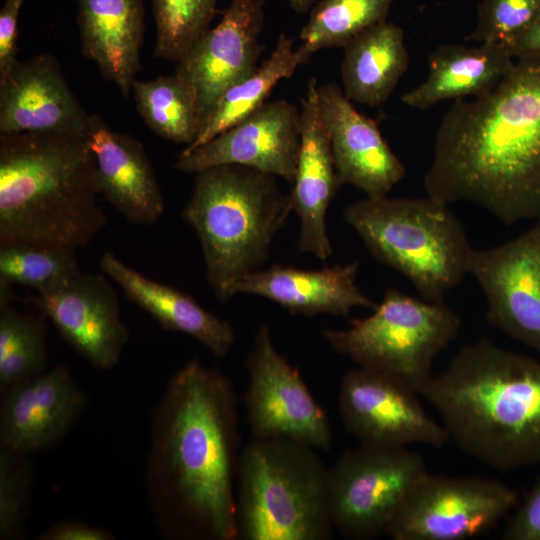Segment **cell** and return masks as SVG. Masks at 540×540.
Listing matches in <instances>:
<instances>
[{
    "label": "cell",
    "mask_w": 540,
    "mask_h": 540,
    "mask_svg": "<svg viewBox=\"0 0 540 540\" xmlns=\"http://www.w3.org/2000/svg\"><path fill=\"white\" fill-rule=\"evenodd\" d=\"M238 412L229 378L188 361L170 379L152 421L147 490L162 535L237 539Z\"/></svg>",
    "instance_id": "1"
},
{
    "label": "cell",
    "mask_w": 540,
    "mask_h": 540,
    "mask_svg": "<svg viewBox=\"0 0 540 540\" xmlns=\"http://www.w3.org/2000/svg\"><path fill=\"white\" fill-rule=\"evenodd\" d=\"M423 184L429 197L475 204L506 225L540 219V56L515 59L493 89L453 102Z\"/></svg>",
    "instance_id": "2"
},
{
    "label": "cell",
    "mask_w": 540,
    "mask_h": 540,
    "mask_svg": "<svg viewBox=\"0 0 540 540\" xmlns=\"http://www.w3.org/2000/svg\"><path fill=\"white\" fill-rule=\"evenodd\" d=\"M450 440L488 467L540 465V361L483 338L420 390Z\"/></svg>",
    "instance_id": "3"
},
{
    "label": "cell",
    "mask_w": 540,
    "mask_h": 540,
    "mask_svg": "<svg viewBox=\"0 0 540 540\" xmlns=\"http://www.w3.org/2000/svg\"><path fill=\"white\" fill-rule=\"evenodd\" d=\"M99 194L86 138L0 133V246L76 252L107 223Z\"/></svg>",
    "instance_id": "4"
},
{
    "label": "cell",
    "mask_w": 540,
    "mask_h": 540,
    "mask_svg": "<svg viewBox=\"0 0 540 540\" xmlns=\"http://www.w3.org/2000/svg\"><path fill=\"white\" fill-rule=\"evenodd\" d=\"M292 211L275 176L236 164L195 173L183 216L196 231L207 280L219 300L242 276L259 270Z\"/></svg>",
    "instance_id": "5"
},
{
    "label": "cell",
    "mask_w": 540,
    "mask_h": 540,
    "mask_svg": "<svg viewBox=\"0 0 540 540\" xmlns=\"http://www.w3.org/2000/svg\"><path fill=\"white\" fill-rule=\"evenodd\" d=\"M314 449L286 438H254L246 445L237 463V538L332 536L328 469Z\"/></svg>",
    "instance_id": "6"
},
{
    "label": "cell",
    "mask_w": 540,
    "mask_h": 540,
    "mask_svg": "<svg viewBox=\"0 0 540 540\" xmlns=\"http://www.w3.org/2000/svg\"><path fill=\"white\" fill-rule=\"evenodd\" d=\"M346 222L380 263L404 275L431 302L468 274L473 247L448 204L432 197H367L344 210Z\"/></svg>",
    "instance_id": "7"
},
{
    "label": "cell",
    "mask_w": 540,
    "mask_h": 540,
    "mask_svg": "<svg viewBox=\"0 0 540 540\" xmlns=\"http://www.w3.org/2000/svg\"><path fill=\"white\" fill-rule=\"evenodd\" d=\"M461 320L441 302L388 289L372 314L346 329H324L323 337L359 367L392 376L418 394L433 376L436 356L459 334Z\"/></svg>",
    "instance_id": "8"
},
{
    "label": "cell",
    "mask_w": 540,
    "mask_h": 540,
    "mask_svg": "<svg viewBox=\"0 0 540 540\" xmlns=\"http://www.w3.org/2000/svg\"><path fill=\"white\" fill-rule=\"evenodd\" d=\"M423 457L407 447L360 444L328 469L333 527L352 539L388 534L405 500L427 474Z\"/></svg>",
    "instance_id": "9"
},
{
    "label": "cell",
    "mask_w": 540,
    "mask_h": 540,
    "mask_svg": "<svg viewBox=\"0 0 540 540\" xmlns=\"http://www.w3.org/2000/svg\"><path fill=\"white\" fill-rule=\"evenodd\" d=\"M508 485L482 477L427 473L411 491L388 535L395 540H465L482 535L516 505Z\"/></svg>",
    "instance_id": "10"
},
{
    "label": "cell",
    "mask_w": 540,
    "mask_h": 540,
    "mask_svg": "<svg viewBox=\"0 0 540 540\" xmlns=\"http://www.w3.org/2000/svg\"><path fill=\"white\" fill-rule=\"evenodd\" d=\"M244 403L254 438H286L315 449H329L330 423L298 371L276 350L269 328L261 325L247 361Z\"/></svg>",
    "instance_id": "11"
},
{
    "label": "cell",
    "mask_w": 540,
    "mask_h": 540,
    "mask_svg": "<svg viewBox=\"0 0 540 540\" xmlns=\"http://www.w3.org/2000/svg\"><path fill=\"white\" fill-rule=\"evenodd\" d=\"M418 396L402 381L358 366L342 377L340 417L360 444L407 447L420 443L442 448L450 441L449 435L425 412Z\"/></svg>",
    "instance_id": "12"
},
{
    "label": "cell",
    "mask_w": 540,
    "mask_h": 540,
    "mask_svg": "<svg viewBox=\"0 0 540 540\" xmlns=\"http://www.w3.org/2000/svg\"><path fill=\"white\" fill-rule=\"evenodd\" d=\"M468 274L482 289L490 325L540 355V219L492 248H473Z\"/></svg>",
    "instance_id": "13"
},
{
    "label": "cell",
    "mask_w": 540,
    "mask_h": 540,
    "mask_svg": "<svg viewBox=\"0 0 540 540\" xmlns=\"http://www.w3.org/2000/svg\"><path fill=\"white\" fill-rule=\"evenodd\" d=\"M265 3L231 0L220 22L178 62L175 74L193 92L200 129L223 92L258 67Z\"/></svg>",
    "instance_id": "14"
},
{
    "label": "cell",
    "mask_w": 540,
    "mask_h": 540,
    "mask_svg": "<svg viewBox=\"0 0 540 540\" xmlns=\"http://www.w3.org/2000/svg\"><path fill=\"white\" fill-rule=\"evenodd\" d=\"M300 146V110L284 99L266 102L209 141L184 149L175 168L186 173L236 164L292 183Z\"/></svg>",
    "instance_id": "15"
},
{
    "label": "cell",
    "mask_w": 540,
    "mask_h": 540,
    "mask_svg": "<svg viewBox=\"0 0 540 540\" xmlns=\"http://www.w3.org/2000/svg\"><path fill=\"white\" fill-rule=\"evenodd\" d=\"M37 294L36 306L91 365L110 370L118 363L129 332L105 277L80 272Z\"/></svg>",
    "instance_id": "16"
},
{
    "label": "cell",
    "mask_w": 540,
    "mask_h": 540,
    "mask_svg": "<svg viewBox=\"0 0 540 540\" xmlns=\"http://www.w3.org/2000/svg\"><path fill=\"white\" fill-rule=\"evenodd\" d=\"M1 393V448L27 455L60 440L82 414L87 402L85 393L64 365H57Z\"/></svg>",
    "instance_id": "17"
},
{
    "label": "cell",
    "mask_w": 540,
    "mask_h": 540,
    "mask_svg": "<svg viewBox=\"0 0 540 540\" xmlns=\"http://www.w3.org/2000/svg\"><path fill=\"white\" fill-rule=\"evenodd\" d=\"M90 116L50 54L18 61L0 79V133L52 132L86 138Z\"/></svg>",
    "instance_id": "18"
},
{
    "label": "cell",
    "mask_w": 540,
    "mask_h": 540,
    "mask_svg": "<svg viewBox=\"0 0 540 540\" xmlns=\"http://www.w3.org/2000/svg\"><path fill=\"white\" fill-rule=\"evenodd\" d=\"M318 100L338 175L367 197H384L406 175L377 124L355 109L335 83L318 86Z\"/></svg>",
    "instance_id": "19"
},
{
    "label": "cell",
    "mask_w": 540,
    "mask_h": 540,
    "mask_svg": "<svg viewBox=\"0 0 540 540\" xmlns=\"http://www.w3.org/2000/svg\"><path fill=\"white\" fill-rule=\"evenodd\" d=\"M318 86L316 78L310 79L301 99L300 146L289 196L292 210L300 219L299 250L327 259L332 247L327 235L326 214L342 181L320 112Z\"/></svg>",
    "instance_id": "20"
},
{
    "label": "cell",
    "mask_w": 540,
    "mask_h": 540,
    "mask_svg": "<svg viewBox=\"0 0 540 540\" xmlns=\"http://www.w3.org/2000/svg\"><path fill=\"white\" fill-rule=\"evenodd\" d=\"M86 140L95 159L100 194L130 223H156L164 201L142 144L111 130L98 115L90 116Z\"/></svg>",
    "instance_id": "21"
},
{
    "label": "cell",
    "mask_w": 540,
    "mask_h": 540,
    "mask_svg": "<svg viewBox=\"0 0 540 540\" xmlns=\"http://www.w3.org/2000/svg\"><path fill=\"white\" fill-rule=\"evenodd\" d=\"M358 262L302 270L274 265L248 273L232 284L229 298L251 294L267 298L293 314L347 316L354 307L374 309L356 283Z\"/></svg>",
    "instance_id": "22"
},
{
    "label": "cell",
    "mask_w": 540,
    "mask_h": 540,
    "mask_svg": "<svg viewBox=\"0 0 540 540\" xmlns=\"http://www.w3.org/2000/svg\"><path fill=\"white\" fill-rule=\"evenodd\" d=\"M83 54L128 97L140 69L143 0H78Z\"/></svg>",
    "instance_id": "23"
},
{
    "label": "cell",
    "mask_w": 540,
    "mask_h": 540,
    "mask_svg": "<svg viewBox=\"0 0 540 540\" xmlns=\"http://www.w3.org/2000/svg\"><path fill=\"white\" fill-rule=\"evenodd\" d=\"M99 265L133 303L164 329L191 336L218 358L229 353L235 341L231 325L201 307L190 295L143 276L110 251L102 255Z\"/></svg>",
    "instance_id": "24"
},
{
    "label": "cell",
    "mask_w": 540,
    "mask_h": 540,
    "mask_svg": "<svg viewBox=\"0 0 540 540\" xmlns=\"http://www.w3.org/2000/svg\"><path fill=\"white\" fill-rule=\"evenodd\" d=\"M514 61L500 43L440 45L429 54L426 79L401 101L424 110L444 100L482 95L502 80Z\"/></svg>",
    "instance_id": "25"
},
{
    "label": "cell",
    "mask_w": 540,
    "mask_h": 540,
    "mask_svg": "<svg viewBox=\"0 0 540 540\" xmlns=\"http://www.w3.org/2000/svg\"><path fill=\"white\" fill-rule=\"evenodd\" d=\"M343 48L340 74L345 96L370 107L386 102L409 65L402 28L384 21Z\"/></svg>",
    "instance_id": "26"
},
{
    "label": "cell",
    "mask_w": 540,
    "mask_h": 540,
    "mask_svg": "<svg viewBox=\"0 0 540 540\" xmlns=\"http://www.w3.org/2000/svg\"><path fill=\"white\" fill-rule=\"evenodd\" d=\"M293 46V39L280 34L271 55L249 76L223 92L197 138L185 149H193L209 141L265 104L277 83L290 78L297 67L306 62Z\"/></svg>",
    "instance_id": "27"
},
{
    "label": "cell",
    "mask_w": 540,
    "mask_h": 540,
    "mask_svg": "<svg viewBox=\"0 0 540 540\" xmlns=\"http://www.w3.org/2000/svg\"><path fill=\"white\" fill-rule=\"evenodd\" d=\"M138 112L158 136L190 145L197 138L200 124L195 97L176 74L132 85Z\"/></svg>",
    "instance_id": "28"
},
{
    "label": "cell",
    "mask_w": 540,
    "mask_h": 540,
    "mask_svg": "<svg viewBox=\"0 0 540 540\" xmlns=\"http://www.w3.org/2000/svg\"><path fill=\"white\" fill-rule=\"evenodd\" d=\"M9 285L0 283V389L45 371L47 352L43 319L10 305Z\"/></svg>",
    "instance_id": "29"
},
{
    "label": "cell",
    "mask_w": 540,
    "mask_h": 540,
    "mask_svg": "<svg viewBox=\"0 0 540 540\" xmlns=\"http://www.w3.org/2000/svg\"><path fill=\"white\" fill-rule=\"evenodd\" d=\"M394 0H321L316 4L299 38L298 52L307 61L322 49L344 47L354 37L386 21Z\"/></svg>",
    "instance_id": "30"
},
{
    "label": "cell",
    "mask_w": 540,
    "mask_h": 540,
    "mask_svg": "<svg viewBox=\"0 0 540 540\" xmlns=\"http://www.w3.org/2000/svg\"><path fill=\"white\" fill-rule=\"evenodd\" d=\"M79 273L76 252L30 245L0 246V283L19 284L40 292Z\"/></svg>",
    "instance_id": "31"
},
{
    "label": "cell",
    "mask_w": 540,
    "mask_h": 540,
    "mask_svg": "<svg viewBox=\"0 0 540 540\" xmlns=\"http://www.w3.org/2000/svg\"><path fill=\"white\" fill-rule=\"evenodd\" d=\"M217 0H152L155 55L179 62L210 28Z\"/></svg>",
    "instance_id": "32"
},
{
    "label": "cell",
    "mask_w": 540,
    "mask_h": 540,
    "mask_svg": "<svg viewBox=\"0 0 540 540\" xmlns=\"http://www.w3.org/2000/svg\"><path fill=\"white\" fill-rule=\"evenodd\" d=\"M32 477L29 455L0 447V539L24 535Z\"/></svg>",
    "instance_id": "33"
},
{
    "label": "cell",
    "mask_w": 540,
    "mask_h": 540,
    "mask_svg": "<svg viewBox=\"0 0 540 540\" xmlns=\"http://www.w3.org/2000/svg\"><path fill=\"white\" fill-rule=\"evenodd\" d=\"M540 18V0H482L468 36L479 43L504 44L526 31Z\"/></svg>",
    "instance_id": "34"
},
{
    "label": "cell",
    "mask_w": 540,
    "mask_h": 540,
    "mask_svg": "<svg viewBox=\"0 0 540 540\" xmlns=\"http://www.w3.org/2000/svg\"><path fill=\"white\" fill-rule=\"evenodd\" d=\"M507 540H540V480L533 486L503 532Z\"/></svg>",
    "instance_id": "35"
},
{
    "label": "cell",
    "mask_w": 540,
    "mask_h": 540,
    "mask_svg": "<svg viewBox=\"0 0 540 540\" xmlns=\"http://www.w3.org/2000/svg\"><path fill=\"white\" fill-rule=\"evenodd\" d=\"M25 0H5L0 10V79L18 62V16Z\"/></svg>",
    "instance_id": "36"
},
{
    "label": "cell",
    "mask_w": 540,
    "mask_h": 540,
    "mask_svg": "<svg viewBox=\"0 0 540 540\" xmlns=\"http://www.w3.org/2000/svg\"><path fill=\"white\" fill-rule=\"evenodd\" d=\"M41 540H111L113 535L108 531L82 522H58L43 531Z\"/></svg>",
    "instance_id": "37"
},
{
    "label": "cell",
    "mask_w": 540,
    "mask_h": 540,
    "mask_svg": "<svg viewBox=\"0 0 540 540\" xmlns=\"http://www.w3.org/2000/svg\"><path fill=\"white\" fill-rule=\"evenodd\" d=\"M501 45L514 59L540 56V18L522 34Z\"/></svg>",
    "instance_id": "38"
},
{
    "label": "cell",
    "mask_w": 540,
    "mask_h": 540,
    "mask_svg": "<svg viewBox=\"0 0 540 540\" xmlns=\"http://www.w3.org/2000/svg\"><path fill=\"white\" fill-rule=\"evenodd\" d=\"M290 8L297 13L308 11L316 0H286Z\"/></svg>",
    "instance_id": "39"
}]
</instances>
